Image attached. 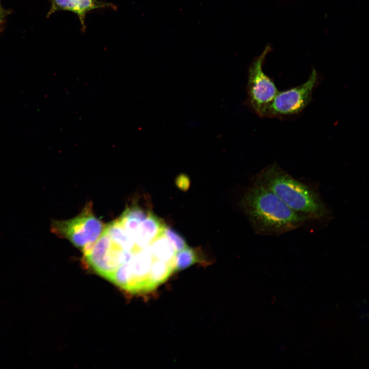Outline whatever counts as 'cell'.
<instances>
[{"mask_svg": "<svg viewBox=\"0 0 369 369\" xmlns=\"http://www.w3.org/2000/svg\"><path fill=\"white\" fill-rule=\"evenodd\" d=\"M243 205L254 228L263 235L278 236L310 220L289 208L271 190L256 183L247 192Z\"/></svg>", "mask_w": 369, "mask_h": 369, "instance_id": "1", "label": "cell"}, {"mask_svg": "<svg viewBox=\"0 0 369 369\" xmlns=\"http://www.w3.org/2000/svg\"><path fill=\"white\" fill-rule=\"evenodd\" d=\"M255 183L271 190L289 208L310 220H323L330 216V210L314 189L293 177L276 163L262 170Z\"/></svg>", "mask_w": 369, "mask_h": 369, "instance_id": "2", "label": "cell"}, {"mask_svg": "<svg viewBox=\"0 0 369 369\" xmlns=\"http://www.w3.org/2000/svg\"><path fill=\"white\" fill-rule=\"evenodd\" d=\"M87 204L76 217L65 220H52L50 230L59 238L68 240L81 250L94 243L104 231L103 223L93 213Z\"/></svg>", "mask_w": 369, "mask_h": 369, "instance_id": "3", "label": "cell"}, {"mask_svg": "<svg viewBox=\"0 0 369 369\" xmlns=\"http://www.w3.org/2000/svg\"><path fill=\"white\" fill-rule=\"evenodd\" d=\"M268 46L250 65L246 88L245 106L260 117H266L268 110L278 90L273 79L265 74L262 66L271 51Z\"/></svg>", "mask_w": 369, "mask_h": 369, "instance_id": "4", "label": "cell"}, {"mask_svg": "<svg viewBox=\"0 0 369 369\" xmlns=\"http://www.w3.org/2000/svg\"><path fill=\"white\" fill-rule=\"evenodd\" d=\"M318 81V73L313 69L305 83L278 91L269 107L266 117L282 118L301 112L311 101L312 93Z\"/></svg>", "mask_w": 369, "mask_h": 369, "instance_id": "5", "label": "cell"}, {"mask_svg": "<svg viewBox=\"0 0 369 369\" xmlns=\"http://www.w3.org/2000/svg\"><path fill=\"white\" fill-rule=\"evenodd\" d=\"M51 7L47 17L53 13L60 10L69 11L75 13L78 17L81 30L86 29L85 18L89 12L98 9L111 8L115 10L114 4L97 0H50Z\"/></svg>", "mask_w": 369, "mask_h": 369, "instance_id": "6", "label": "cell"}, {"mask_svg": "<svg viewBox=\"0 0 369 369\" xmlns=\"http://www.w3.org/2000/svg\"><path fill=\"white\" fill-rule=\"evenodd\" d=\"M166 226L163 222L151 212L138 225L132 236L135 245L144 249L163 233Z\"/></svg>", "mask_w": 369, "mask_h": 369, "instance_id": "7", "label": "cell"}, {"mask_svg": "<svg viewBox=\"0 0 369 369\" xmlns=\"http://www.w3.org/2000/svg\"><path fill=\"white\" fill-rule=\"evenodd\" d=\"M104 230L121 248L130 251L133 255L132 258L141 249L135 245L132 237L121 225L117 219L108 223L105 226Z\"/></svg>", "mask_w": 369, "mask_h": 369, "instance_id": "8", "label": "cell"}, {"mask_svg": "<svg viewBox=\"0 0 369 369\" xmlns=\"http://www.w3.org/2000/svg\"><path fill=\"white\" fill-rule=\"evenodd\" d=\"M150 212L138 204H133L127 207L117 219L132 237L139 224L147 218Z\"/></svg>", "mask_w": 369, "mask_h": 369, "instance_id": "9", "label": "cell"}, {"mask_svg": "<svg viewBox=\"0 0 369 369\" xmlns=\"http://www.w3.org/2000/svg\"><path fill=\"white\" fill-rule=\"evenodd\" d=\"M150 247L153 255L157 259L173 264L175 268L176 251L163 233L153 241L150 244Z\"/></svg>", "mask_w": 369, "mask_h": 369, "instance_id": "10", "label": "cell"}, {"mask_svg": "<svg viewBox=\"0 0 369 369\" xmlns=\"http://www.w3.org/2000/svg\"><path fill=\"white\" fill-rule=\"evenodd\" d=\"M198 262L206 263V261L197 250L187 246L176 253L175 272L182 271Z\"/></svg>", "mask_w": 369, "mask_h": 369, "instance_id": "11", "label": "cell"}, {"mask_svg": "<svg viewBox=\"0 0 369 369\" xmlns=\"http://www.w3.org/2000/svg\"><path fill=\"white\" fill-rule=\"evenodd\" d=\"M163 234L171 242L176 251H179L187 247L186 240L173 229L165 227Z\"/></svg>", "mask_w": 369, "mask_h": 369, "instance_id": "12", "label": "cell"}, {"mask_svg": "<svg viewBox=\"0 0 369 369\" xmlns=\"http://www.w3.org/2000/svg\"><path fill=\"white\" fill-rule=\"evenodd\" d=\"M177 184L179 186L180 189H186L189 186L188 178L184 175H181L177 179Z\"/></svg>", "mask_w": 369, "mask_h": 369, "instance_id": "13", "label": "cell"}, {"mask_svg": "<svg viewBox=\"0 0 369 369\" xmlns=\"http://www.w3.org/2000/svg\"><path fill=\"white\" fill-rule=\"evenodd\" d=\"M9 13V12L8 10H6L2 7L0 1V18L5 19L6 16L8 15Z\"/></svg>", "mask_w": 369, "mask_h": 369, "instance_id": "14", "label": "cell"}, {"mask_svg": "<svg viewBox=\"0 0 369 369\" xmlns=\"http://www.w3.org/2000/svg\"><path fill=\"white\" fill-rule=\"evenodd\" d=\"M5 19L0 18V29L3 25H4Z\"/></svg>", "mask_w": 369, "mask_h": 369, "instance_id": "15", "label": "cell"}]
</instances>
